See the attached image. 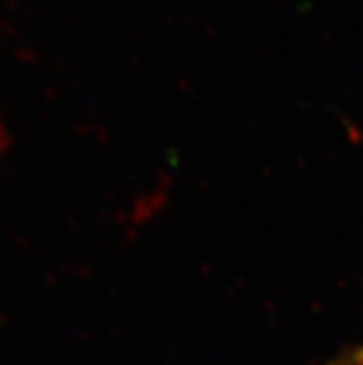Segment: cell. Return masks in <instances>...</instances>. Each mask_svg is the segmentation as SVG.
I'll return each mask as SVG.
<instances>
[{"mask_svg": "<svg viewBox=\"0 0 363 365\" xmlns=\"http://www.w3.org/2000/svg\"><path fill=\"white\" fill-rule=\"evenodd\" d=\"M357 365H363V348L357 352Z\"/></svg>", "mask_w": 363, "mask_h": 365, "instance_id": "obj_1", "label": "cell"}]
</instances>
